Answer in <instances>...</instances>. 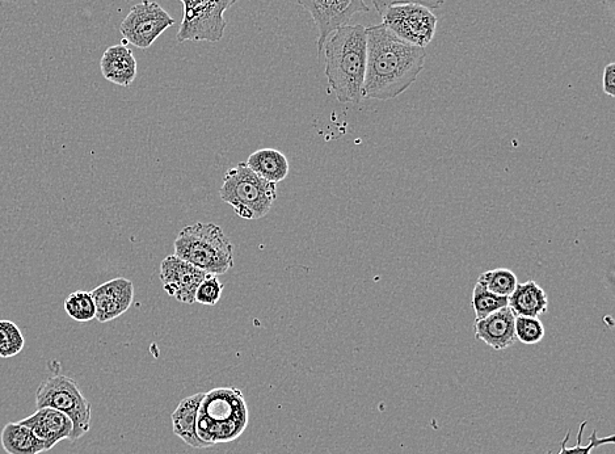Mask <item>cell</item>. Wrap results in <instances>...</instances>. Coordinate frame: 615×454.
Instances as JSON below:
<instances>
[{"label":"cell","instance_id":"6da1fadb","mask_svg":"<svg viewBox=\"0 0 615 454\" xmlns=\"http://www.w3.org/2000/svg\"><path fill=\"white\" fill-rule=\"evenodd\" d=\"M368 63L364 99L398 98L416 82L427 60V50L400 40L383 24L366 27Z\"/></svg>","mask_w":615,"mask_h":454},{"label":"cell","instance_id":"7a4b0ae2","mask_svg":"<svg viewBox=\"0 0 615 454\" xmlns=\"http://www.w3.org/2000/svg\"><path fill=\"white\" fill-rule=\"evenodd\" d=\"M328 86L340 103L358 104L364 100L368 35L364 25H344L336 29L323 46Z\"/></svg>","mask_w":615,"mask_h":454},{"label":"cell","instance_id":"3957f363","mask_svg":"<svg viewBox=\"0 0 615 454\" xmlns=\"http://www.w3.org/2000/svg\"><path fill=\"white\" fill-rule=\"evenodd\" d=\"M248 407L237 388H217L204 394L197 414V435L208 447L237 440L248 426Z\"/></svg>","mask_w":615,"mask_h":454},{"label":"cell","instance_id":"277c9868","mask_svg":"<svg viewBox=\"0 0 615 454\" xmlns=\"http://www.w3.org/2000/svg\"><path fill=\"white\" fill-rule=\"evenodd\" d=\"M175 255L209 275L221 276L234 267V246L216 224L185 226L174 243Z\"/></svg>","mask_w":615,"mask_h":454},{"label":"cell","instance_id":"5b68a950","mask_svg":"<svg viewBox=\"0 0 615 454\" xmlns=\"http://www.w3.org/2000/svg\"><path fill=\"white\" fill-rule=\"evenodd\" d=\"M219 196L243 220H260L271 212L277 200V184L260 178L240 162L223 176Z\"/></svg>","mask_w":615,"mask_h":454},{"label":"cell","instance_id":"8992f818","mask_svg":"<svg viewBox=\"0 0 615 454\" xmlns=\"http://www.w3.org/2000/svg\"><path fill=\"white\" fill-rule=\"evenodd\" d=\"M36 406L37 409L52 407L69 416L73 422L71 441L79 440L90 431L92 406L73 378L63 374H54L46 378L37 388Z\"/></svg>","mask_w":615,"mask_h":454},{"label":"cell","instance_id":"52a82bcc","mask_svg":"<svg viewBox=\"0 0 615 454\" xmlns=\"http://www.w3.org/2000/svg\"><path fill=\"white\" fill-rule=\"evenodd\" d=\"M184 6L176 40L219 42L225 36V12L239 0H180Z\"/></svg>","mask_w":615,"mask_h":454},{"label":"cell","instance_id":"ba28073f","mask_svg":"<svg viewBox=\"0 0 615 454\" xmlns=\"http://www.w3.org/2000/svg\"><path fill=\"white\" fill-rule=\"evenodd\" d=\"M382 20L390 32L408 44L427 48L435 39L437 16L419 4L391 7L383 12Z\"/></svg>","mask_w":615,"mask_h":454},{"label":"cell","instance_id":"9c48e42d","mask_svg":"<svg viewBox=\"0 0 615 454\" xmlns=\"http://www.w3.org/2000/svg\"><path fill=\"white\" fill-rule=\"evenodd\" d=\"M174 24L175 19L158 3L142 0L122 20L120 32L136 48L149 49Z\"/></svg>","mask_w":615,"mask_h":454},{"label":"cell","instance_id":"30bf717a","mask_svg":"<svg viewBox=\"0 0 615 454\" xmlns=\"http://www.w3.org/2000/svg\"><path fill=\"white\" fill-rule=\"evenodd\" d=\"M318 28V53L322 56L323 46L328 37L340 27L348 25L353 16L369 12L365 0H298Z\"/></svg>","mask_w":615,"mask_h":454},{"label":"cell","instance_id":"8fae6325","mask_svg":"<svg viewBox=\"0 0 615 454\" xmlns=\"http://www.w3.org/2000/svg\"><path fill=\"white\" fill-rule=\"evenodd\" d=\"M206 273L185 262L179 256L170 255L160 264V281L168 296L181 304H195L196 290L205 279Z\"/></svg>","mask_w":615,"mask_h":454},{"label":"cell","instance_id":"7c38bea8","mask_svg":"<svg viewBox=\"0 0 615 454\" xmlns=\"http://www.w3.org/2000/svg\"><path fill=\"white\" fill-rule=\"evenodd\" d=\"M100 323L112 322L130 309L134 301V285L125 277L109 280L91 292Z\"/></svg>","mask_w":615,"mask_h":454},{"label":"cell","instance_id":"4fadbf2b","mask_svg":"<svg viewBox=\"0 0 615 454\" xmlns=\"http://www.w3.org/2000/svg\"><path fill=\"white\" fill-rule=\"evenodd\" d=\"M41 441H44L46 451L56 447L62 440L70 439L73 434V422L66 414L52 407H41L36 413L20 420Z\"/></svg>","mask_w":615,"mask_h":454},{"label":"cell","instance_id":"5bb4252c","mask_svg":"<svg viewBox=\"0 0 615 454\" xmlns=\"http://www.w3.org/2000/svg\"><path fill=\"white\" fill-rule=\"evenodd\" d=\"M516 315L508 308L495 311L488 317L475 321V339L486 343L495 351H505L515 346Z\"/></svg>","mask_w":615,"mask_h":454},{"label":"cell","instance_id":"9a60e30c","mask_svg":"<svg viewBox=\"0 0 615 454\" xmlns=\"http://www.w3.org/2000/svg\"><path fill=\"white\" fill-rule=\"evenodd\" d=\"M100 69L108 82L130 87L136 81L138 65L132 50L125 45L109 46L100 60Z\"/></svg>","mask_w":615,"mask_h":454},{"label":"cell","instance_id":"2e32d148","mask_svg":"<svg viewBox=\"0 0 615 454\" xmlns=\"http://www.w3.org/2000/svg\"><path fill=\"white\" fill-rule=\"evenodd\" d=\"M205 393H197L189 395L180 401L178 407L171 415L172 428L174 434L180 437L185 444L191 448L204 449L209 448L197 435V414L201 405L202 398Z\"/></svg>","mask_w":615,"mask_h":454},{"label":"cell","instance_id":"e0dca14e","mask_svg":"<svg viewBox=\"0 0 615 454\" xmlns=\"http://www.w3.org/2000/svg\"><path fill=\"white\" fill-rule=\"evenodd\" d=\"M508 308L516 317L539 318L549 309V296L534 280L517 284L515 292L508 298Z\"/></svg>","mask_w":615,"mask_h":454},{"label":"cell","instance_id":"ac0fdd59","mask_svg":"<svg viewBox=\"0 0 615 454\" xmlns=\"http://www.w3.org/2000/svg\"><path fill=\"white\" fill-rule=\"evenodd\" d=\"M246 165L269 183L277 184L288 178L289 161L276 149H261L248 157Z\"/></svg>","mask_w":615,"mask_h":454},{"label":"cell","instance_id":"d6986e66","mask_svg":"<svg viewBox=\"0 0 615 454\" xmlns=\"http://www.w3.org/2000/svg\"><path fill=\"white\" fill-rule=\"evenodd\" d=\"M0 443L7 454H40L46 452L41 441L27 426L21 423H8L0 434Z\"/></svg>","mask_w":615,"mask_h":454},{"label":"cell","instance_id":"ffe728a7","mask_svg":"<svg viewBox=\"0 0 615 454\" xmlns=\"http://www.w3.org/2000/svg\"><path fill=\"white\" fill-rule=\"evenodd\" d=\"M477 283L496 296L509 298L515 292L518 279L511 269L496 268L482 273Z\"/></svg>","mask_w":615,"mask_h":454},{"label":"cell","instance_id":"44dd1931","mask_svg":"<svg viewBox=\"0 0 615 454\" xmlns=\"http://www.w3.org/2000/svg\"><path fill=\"white\" fill-rule=\"evenodd\" d=\"M66 314L77 322H91L96 318V306L91 292L77 290L66 298L63 304Z\"/></svg>","mask_w":615,"mask_h":454},{"label":"cell","instance_id":"7402d4cb","mask_svg":"<svg viewBox=\"0 0 615 454\" xmlns=\"http://www.w3.org/2000/svg\"><path fill=\"white\" fill-rule=\"evenodd\" d=\"M508 298L496 296V294L488 292L482 285L478 284L474 287L473 292V308L475 311V321L483 319L495 313L497 310L507 308Z\"/></svg>","mask_w":615,"mask_h":454},{"label":"cell","instance_id":"603a6c76","mask_svg":"<svg viewBox=\"0 0 615 454\" xmlns=\"http://www.w3.org/2000/svg\"><path fill=\"white\" fill-rule=\"evenodd\" d=\"M25 339L23 332L14 322L0 321V357L10 359L24 350Z\"/></svg>","mask_w":615,"mask_h":454},{"label":"cell","instance_id":"cb8c5ba5","mask_svg":"<svg viewBox=\"0 0 615 454\" xmlns=\"http://www.w3.org/2000/svg\"><path fill=\"white\" fill-rule=\"evenodd\" d=\"M588 422H583L579 427V434H577V443L575 447L568 448V441H570L571 432H567L566 437H564L562 441V448H560V452L558 454H592L593 449L601 447V445H613L615 441V436L610 435L606 437H598L597 431H593L591 437H589V443L587 445L583 444V435L585 427H587ZM547 454H553L551 452Z\"/></svg>","mask_w":615,"mask_h":454},{"label":"cell","instance_id":"d4e9b609","mask_svg":"<svg viewBox=\"0 0 615 454\" xmlns=\"http://www.w3.org/2000/svg\"><path fill=\"white\" fill-rule=\"evenodd\" d=\"M515 334L516 339L521 343L533 346L545 338V326L539 318L516 317Z\"/></svg>","mask_w":615,"mask_h":454},{"label":"cell","instance_id":"484cf974","mask_svg":"<svg viewBox=\"0 0 615 454\" xmlns=\"http://www.w3.org/2000/svg\"><path fill=\"white\" fill-rule=\"evenodd\" d=\"M223 284L218 276L206 275L205 279L196 290L195 301L197 304L206 306H216L221 300Z\"/></svg>","mask_w":615,"mask_h":454},{"label":"cell","instance_id":"4316f807","mask_svg":"<svg viewBox=\"0 0 615 454\" xmlns=\"http://www.w3.org/2000/svg\"><path fill=\"white\" fill-rule=\"evenodd\" d=\"M445 0H373L374 8L379 15H383V12L389 10L391 7L404 6V4H419L429 8V10H436L444 6Z\"/></svg>","mask_w":615,"mask_h":454},{"label":"cell","instance_id":"83f0119b","mask_svg":"<svg viewBox=\"0 0 615 454\" xmlns=\"http://www.w3.org/2000/svg\"><path fill=\"white\" fill-rule=\"evenodd\" d=\"M602 90H604L605 94L608 96H615V65L614 63H609L608 66L605 67L604 77H602Z\"/></svg>","mask_w":615,"mask_h":454}]
</instances>
